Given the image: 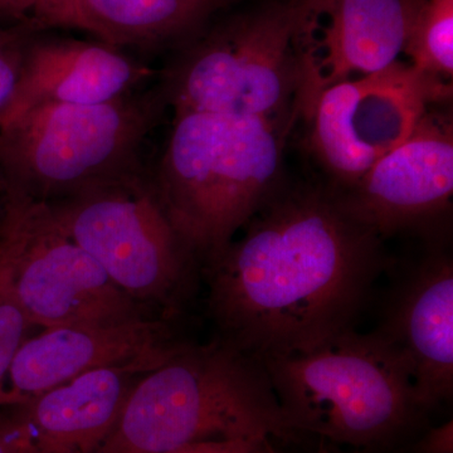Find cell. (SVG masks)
<instances>
[{
  "mask_svg": "<svg viewBox=\"0 0 453 453\" xmlns=\"http://www.w3.org/2000/svg\"><path fill=\"white\" fill-rule=\"evenodd\" d=\"M372 332L404 360L423 412L451 401L452 259L445 253H434L396 281Z\"/></svg>",
  "mask_w": 453,
  "mask_h": 453,
  "instance_id": "12",
  "label": "cell"
},
{
  "mask_svg": "<svg viewBox=\"0 0 453 453\" xmlns=\"http://www.w3.org/2000/svg\"><path fill=\"white\" fill-rule=\"evenodd\" d=\"M0 412V453H33L31 437L16 407Z\"/></svg>",
  "mask_w": 453,
  "mask_h": 453,
  "instance_id": "21",
  "label": "cell"
},
{
  "mask_svg": "<svg viewBox=\"0 0 453 453\" xmlns=\"http://www.w3.org/2000/svg\"><path fill=\"white\" fill-rule=\"evenodd\" d=\"M0 18L20 20L23 25L28 26V17L19 0H0Z\"/></svg>",
  "mask_w": 453,
  "mask_h": 453,
  "instance_id": "25",
  "label": "cell"
},
{
  "mask_svg": "<svg viewBox=\"0 0 453 453\" xmlns=\"http://www.w3.org/2000/svg\"><path fill=\"white\" fill-rule=\"evenodd\" d=\"M186 347L157 319L56 327L27 338L0 389V408L13 407L85 372L127 368L146 374Z\"/></svg>",
  "mask_w": 453,
  "mask_h": 453,
  "instance_id": "10",
  "label": "cell"
},
{
  "mask_svg": "<svg viewBox=\"0 0 453 453\" xmlns=\"http://www.w3.org/2000/svg\"><path fill=\"white\" fill-rule=\"evenodd\" d=\"M27 31L32 29L26 25L14 29L0 27V121L7 111L19 80L23 56L29 41Z\"/></svg>",
  "mask_w": 453,
  "mask_h": 453,
  "instance_id": "19",
  "label": "cell"
},
{
  "mask_svg": "<svg viewBox=\"0 0 453 453\" xmlns=\"http://www.w3.org/2000/svg\"><path fill=\"white\" fill-rule=\"evenodd\" d=\"M205 2L211 3V4L214 5L216 8H219L226 4V3L231 2V0H205Z\"/></svg>",
  "mask_w": 453,
  "mask_h": 453,
  "instance_id": "27",
  "label": "cell"
},
{
  "mask_svg": "<svg viewBox=\"0 0 453 453\" xmlns=\"http://www.w3.org/2000/svg\"><path fill=\"white\" fill-rule=\"evenodd\" d=\"M338 193L345 207L380 237L437 219L449 210L453 195L451 119L426 112L405 142Z\"/></svg>",
  "mask_w": 453,
  "mask_h": 453,
  "instance_id": "11",
  "label": "cell"
},
{
  "mask_svg": "<svg viewBox=\"0 0 453 453\" xmlns=\"http://www.w3.org/2000/svg\"><path fill=\"white\" fill-rule=\"evenodd\" d=\"M421 0H314L326 16L318 41L301 33L303 88L299 105L311 111L316 97L354 73H378L398 61Z\"/></svg>",
  "mask_w": 453,
  "mask_h": 453,
  "instance_id": "13",
  "label": "cell"
},
{
  "mask_svg": "<svg viewBox=\"0 0 453 453\" xmlns=\"http://www.w3.org/2000/svg\"><path fill=\"white\" fill-rule=\"evenodd\" d=\"M165 105L160 88L97 105L26 110L0 127L9 193L53 203L142 172V149Z\"/></svg>",
  "mask_w": 453,
  "mask_h": 453,
  "instance_id": "4",
  "label": "cell"
},
{
  "mask_svg": "<svg viewBox=\"0 0 453 453\" xmlns=\"http://www.w3.org/2000/svg\"><path fill=\"white\" fill-rule=\"evenodd\" d=\"M268 453H276V452H275V449H271L270 452H268ZM315 453H336V452L330 451L329 449H325V447H321V449H319V451H316Z\"/></svg>",
  "mask_w": 453,
  "mask_h": 453,
  "instance_id": "28",
  "label": "cell"
},
{
  "mask_svg": "<svg viewBox=\"0 0 453 453\" xmlns=\"http://www.w3.org/2000/svg\"><path fill=\"white\" fill-rule=\"evenodd\" d=\"M11 202L17 238L5 281L31 326H89L148 316L142 303L57 228L46 203L17 195Z\"/></svg>",
  "mask_w": 453,
  "mask_h": 453,
  "instance_id": "8",
  "label": "cell"
},
{
  "mask_svg": "<svg viewBox=\"0 0 453 453\" xmlns=\"http://www.w3.org/2000/svg\"><path fill=\"white\" fill-rule=\"evenodd\" d=\"M46 205L57 228L122 291L142 305H174L193 257L145 170Z\"/></svg>",
  "mask_w": 453,
  "mask_h": 453,
  "instance_id": "7",
  "label": "cell"
},
{
  "mask_svg": "<svg viewBox=\"0 0 453 453\" xmlns=\"http://www.w3.org/2000/svg\"><path fill=\"white\" fill-rule=\"evenodd\" d=\"M205 0H73V27L107 46H157L193 31L211 11Z\"/></svg>",
  "mask_w": 453,
  "mask_h": 453,
  "instance_id": "16",
  "label": "cell"
},
{
  "mask_svg": "<svg viewBox=\"0 0 453 453\" xmlns=\"http://www.w3.org/2000/svg\"><path fill=\"white\" fill-rule=\"evenodd\" d=\"M403 52L417 70L452 81L453 0H421Z\"/></svg>",
  "mask_w": 453,
  "mask_h": 453,
  "instance_id": "17",
  "label": "cell"
},
{
  "mask_svg": "<svg viewBox=\"0 0 453 453\" xmlns=\"http://www.w3.org/2000/svg\"><path fill=\"white\" fill-rule=\"evenodd\" d=\"M150 67L103 43L28 41L16 91L0 127L41 104L97 105L134 94Z\"/></svg>",
  "mask_w": 453,
  "mask_h": 453,
  "instance_id": "14",
  "label": "cell"
},
{
  "mask_svg": "<svg viewBox=\"0 0 453 453\" xmlns=\"http://www.w3.org/2000/svg\"><path fill=\"white\" fill-rule=\"evenodd\" d=\"M244 226L208 266L217 339L262 363L357 329L387 261L338 192L276 193Z\"/></svg>",
  "mask_w": 453,
  "mask_h": 453,
  "instance_id": "1",
  "label": "cell"
},
{
  "mask_svg": "<svg viewBox=\"0 0 453 453\" xmlns=\"http://www.w3.org/2000/svg\"><path fill=\"white\" fill-rule=\"evenodd\" d=\"M262 365L297 434L366 449L387 446L425 413L404 360L375 332L351 330L310 353Z\"/></svg>",
  "mask_w": 453,
  "mask_h": 453,
  "instance_id": "5",
  "label": "cell"
},
{
  "mask_svg": "<svg viewBox=\"0 0 453 453\" xmlns=\"http://www.w3.org/2000/svg\"><path fill=\"white\" fill-rule=\"evenodd\" d=\"M16 237V219H14L11 203H8L4 222H3L2 228H0V280H2L3 275H4L9 259H11L12 253H13Z\"/></svg>",
  "mask_w": 453,
  "mask_h": 453,
  "instance_id": "24",
  "label": "cell"
},
{
  "mask_svg": "<svg viewBox=\"0 0 453 453\" xmlns=\"http://www.w3.org/2000/svg\"><path fill=\"white\" fill-rule=\"evenodd\" d=\"M312 0H281L208 35L164 81L174 112L288 120L303 88L301 33Z\"/></svg>",
  "mask_w": 453,
  "mask_h": 453,
  "instance_id": "6",
  "label": "cell"
},
{
  "mask_svg": "<svg viewBox=\"0 0 453 453\" xmlns=\"http://www.w3.org/2000/svg\"><path fill=\"white\" fill-rule=\"evenodd\" d=\"M451 83L396 61L384 70L323 89L311 107L312 145L342 189L408 139Z\"/></svg>",
  "mask_w": 453,
  "mask_h": 453,
  "instance_id": "9",
  "label": "cell"
},
{
  "mask_svg": "<svg viewBox=\"0 0 453 453\" xmlns=\"http://www.w3.org/2000/svg\"><path fill=\"white\" fill-rule=\"evenodd\" d=\"M32 29L73 26V0H19Z\"/></svg>",
  "mask_w": 453,
  "mask_h": 453,
  "instance_id": "20",
  "label": "cell"
},
{
  "mask_svg": "<svg viewBox=\"0 0 453 453\" xmlns=\"http://www.w3.org/2000/svg\"><path fill=\"white\" fill-rule=\"evenodd\" d=\"M29 327L31 324L9 290L4 273L0 280V389Z\"/></svg>",
  "mask_w": 453,
  "mask_h": 453,
  "instance_id": "18",
  "label": "cell"
},
{
  "mask_svg": "<svg viewBox=\"0 0 453 453\" xmlns=\"http://www.w3.org/2000/svg\"><path fill=\"white\" fill-rule=\"evenodd\" d=\"M268 440H211L163 453H268Z\"/></svg>",
  "mask_w": 453,
  "mask_h": 453,
  "instance_id": "22",
  "label": "cell"
},
{
  "mask_svg": "<svg viewBox=\"0 0 453 453\" xmlns=\"http://www.w3.org/2000/svg\"><path fill=\"white\" fill-rule=\"evenodd\" d=\"M139 372L101 368L17 408L33 453H95L111 434Z\"/></svg>",
  "mask_w": 453,
  "mask_h": 453,
  "instance_id": "15",
  "label": "cell"
},
{
  "mask_svg": "<svg viewBox=\"0 0 453 453\" xmlns=\"http://www.w3.org/2000/svg\"><path fill=\"white\" fill-rule=\"evenodd\" d=\"M292 427L258 360L217 339L186 344L134 384L95 453H163L211 440H288Z\"/></svg>",
  "mask_w": 453,
  "mask_h": 453,
  "instance_id": "3",
  "label": "cell"
},
{
  "mask_svg": "<svg viewBox=\"0 0 453 453\" xmlns=\"http://www.w3.org/2000/svg\"><path fill=\"white\" fill-rule=\"evenodd\" d=\"M281 163V122L178 112L149 180L188 252L210 266L276 195Z\"/></svg>",
  "mask_w": 453,
  "mask_h": 453,
  "instance_id": "2",
  "label": "cell"
},
{
  "mask_svg": "<svg viewBox=\"0 0 453 453\" xmlns=\"http://www.w3.org/2000/svg\"><path fill=\"white\" fill-rule=\"evenodd\" d=\"M9 202V190L7 184H5L4 178L0 173V228H2L3 222H4L5 213H7V207Z\"/></svg>",
  "mask_w": 453,
  "mask_h": 453,
  "instance_id": "26",
  "label": "cell"
},
{
  "mask_svg": "<svg viewBox=\"0 0 453 453\" xmlns=\"http://www.w3.org/2000/svg\"><path fill=\"white\" fill-rule=\"evenodd\" d=\"M416 453H453L452 421L428 431L417 445Z\"/></svg>",
  "mask_w": 453,
  "mask_h": 453,
  "instance_id": "23",
  "label": "cell"
}]
</instances>
